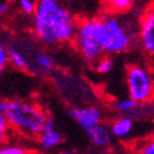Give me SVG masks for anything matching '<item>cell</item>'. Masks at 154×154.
<instances>
[{
  "label": "cell",
  "mask_w": 154,
  "mask_h": 154,
  "mask_svg": "<svg viewBox=\"0 0 154 154\" xmlns=\"http://www.w3.org/2000/svg\"><path fill=\"white\" fill-rule=\"evenodd\" d=\"M79 26L64 0H37L33 31L47 45H59L73 41Z\"/></svg>",
  "instance_id": "1"
},
{
  "label": "cell",
  "mask_w": 154,
  "mask_h": 154,
  "mask_svg": "<svg viewBox=\"0 0 154 154\" xmlns=\"http://www.w3.org/2000/svg\"><path fill=\"white\" fill-rule=\"evenodd\" d=\"M141 11L127 14L108 12L103 18L105 34L103 41L104 54L119 55L138 45V27Z\"/></svg>",
  "instance_id": "2"
},
{
  "label": "cell",
  "mask_w": 154,
  "mask_h": 154,
  "mask_svg": "<svg viewBox=\"0 0 154 154\" xmlns=\"http://www.w3.org/2000/svg\"><path fill=\"white\" fill-rule=\"evenodd\" d=\"M5 115L11 127L29 137L39 136L48 119L39 105L21 100H8Z\"/></svg>",
  "instance_id": "3"
},
{
  "label": "cell",
  "mask_w": 154,
  "mask_h": 154,
  "mask_svg": "<svg viewBox=\"0 0 154 154\" xmlns=\"http://www.w3.org/2000/svg\"><path fill=\"white\" fill-rule=\"evenodd\" d=\"M104 34L105 27L103 18L89 17L79 22L73 42L87 63L95 64L104 55Z\"/></svg>",
  "instance_id": "4"
},
{
  "label": "cell",
  "mask_w": 154,
  "mask_h": 154,
  "mask_svg": "<svg viewBox=\"0 0 154 154\" xmlns=\"http://www.w3.org/2000/svg\"><path fill=\"white\" fill-rule=\"evenodd\" d=\"M128 97L140 104L154 100V70L142 64H131L126 69Z\"/></svg>",
  "instance_id": "5"
},
{
  "label": "cell",
  "mask_w": 154,
  "mask_h": 154,
  "mask_svg": "<svg viewBox=\"0 0 154 154\" xmlns=\"http://www.w3.org/2000/svg\"><path fill=\"white\" fill-rule=\"evenodd\" d=\"M138 47L149 57H154V5L143 9L140 14Z\"/></svg>",
  "instance_id": "6"
},
{
  "label": "cell",
  "mask_w": 154,
  "mask_h": 154,
  "mask_svg": "<svg viewBox=\"0 0 154 154\" xmlns=\"http://www.w3.org/2000/svg\"><path fill=\"white\" fill-rule=\"evenodd\" d=\"M70 116L77 122V125H80L83 131L103 122V111L98 106L93 105L72 108L70 110Z\"/></svg>",
  "instance_id": "7"
},
{
  "label": "cell",
  "mask_w": 154,
  "mask_h": 154,
  "mask_svg": "<svg viewBox=\"0 0 154 154\" xmlns=\"http://www.w3.org/2000/svg\"><path fill=\"white\" fill-rule=\"evenodd\" d=\"M63 142V133L56 128V124L53 116H48L44 128L38 136V143L43 149H51Z\"/></svg>",
  "instance_id": "8"
},
{
  "label": "cell",
  "mask_w": 154,
  "mask_h": 154,
  "mask_svg": "<svg viewBox=\"0 0 154 154\" xmlns=\"http://www.w3.org/2000/svg\"><path fill=\"white\" fill-rule=\"evenodd\" d=\"M85 132L88 136V138L91 140V142L99 148H105L111 142V137H112L111 130L103 122L88 128Z\"/></svg>",
  "instance_id": "9"
},
{
  "label": "cell",
  "mask_w": 154,
  "mask_h": 154,
  "mask_svg": "<svg viewBox=\"0 0 154 154\" xmlns=\"http://www.w3.org/2000/svg\"><path fill=\"white\" fill-rule=\"evenodd\" d=\"M133 127H134V121L133 118L130 116V115H124V116L118 118L110 125L112 137L115 138H127L132 133Z\"/></svg>",
  "instance_id": "10"
},
{
  "label": "cell",
  "mask_w": 154,
  "mask_h": 154,
  "mask_svg": "<svg viewBox=\"0 0 154 154\" xmlns=\"http://www.w3.org/2000/svg\"><path fill=\"white\" fill-rule=\"evenodd\" d=\"M103 5L108 12L127 14L137 11V0H103Z\"/></svg>",
  "instance_id": "11"
},
{
  "label": "cell",
  "mask_w": 154,
  "mask_h": 154,
  "mask_svg": "<svg viewBox=\"0 0 154 154\" xmlns=\"http://www.w3.org/2000/svg\"><path fill=\"white\" fill-rule=\"evenodd\" d=\"M140 103H137L136 100H133L131 97L127 98H122V99H118L116 102H114L112 108L115 111H118L119 114L122 115H132V112L136 110V108L138 106Z\"/></svg>",
  "instance_id": "12"
},
{
  "label": "cell",
  "mask_w": 154,
  "mask_h": 154,
  "mask_svg": "<svg viewBox=\"0 0 154 154\" xmlns=\"http://www.w3.org/2000/svg\"><path fill=\"white\" fill-rule=\"evenodd\" d=\"M5 99H0V144H3L9 136V131H10V122L5 115V106H6Z\"/></svg>",
  "instance_id": "13"
},
{
  "label": "cell",
  "mask_w": 154,
  "mask_h": 154,
  "mask_svg": "<svg viewBox=\"0 0 154 154\" xmlns=\"http://www.w3.org/2000/svg\"><path fill=\"white\" fill-rule=\"evenodd\" d=\"M94 65H95V71L100 75H106V73L111 72L115 66L114 59L111 57V55H106V54H104Z\"/></svg>",
  "instance_id": "14"
},
{
  "label": "cell",
  "mask_w": 154,
  "mask_h": 154,
  "mask_svg": "<svg viewBox=\"0 0 154 154\" xmlns=\"http://www.w3.org/2000/svg\"><path fill=\"white\" fill-rule=\"evenodd\" d=\"M9 56H10V61L12 63L14 66H16L17 69H21V70L27 69V66H28L27 59L21 51H18L15 48H10L9 49Z\"/></svg>",
  "instance_id": "15"
},
{
  "label": "cell",
  "mask_w": 154,
  "mask_h": 154,
  "mask_svg": "<svg viewBox=\"0 0 154 154\" xmlns=\"http://www.w3.org/2000/svg\"><path fill=\"white\" fill-rule=\"evenodd\" d=\"M134 154H154V134L142 141L137 146Z\"/></svg>",
  "instance_id": "16"
},
{
  "label": "cell",
  "mask_w": 154,
  "mask_h": 154,
  "mask_svg": "<svg viewBox=\"0 0 154 154\" xmlns=\"http://www.w3.org/2000/svg\"><path fill=\"white\" fill-rule=\"evenodd\" d=\"M35 65L41 70L49 71V70H51L54 67V61H53V59L49 55L41 53V54H38L35 56Z\"/></svg>",
  "instance_id": "17"
},
{
  "label": "cell",
  "mask_w": 154,
  "mask_h": 154,
  "mask_svg": "<svg viewBox=\"0 0 154 154\" xmlns=\"http://www.w3.org/2000/svg\"><path fill=\"white\" fill-rule=\"evenodd\" d=\"M20 9L26 14V15H34L35 8H37V2L34 0H17Z\"/></svg>",
  "instance_id": "18"
},
{
  "label": "cell",
  "mask_w": 154,
  "mask_h": 154,
  "mask_svg": "<svg viewBox=\"0 0 154 154\" xmlns=\"http://www.w3.org/2000/svg\"><path fill=\"white\" fill-rule=\"evenodd\" d=\"M0 154H28L27 150L16 146H2L0 147Z\"/></svg>",
  "instance_id": "19"
},
{
  "label": "cell",
  "mask_w": 154,
  "mask_h": 154,
  "mask_svg": "<svg viewBox=\"0 0 154 154\" xmlns=\"http://www.w3.org/2000/svg\"><path fill=\"white\" fill-rule=\"evenodd\" d=\"M10 60V56H9V50L4 47L3 43H0V66L5 67L6 64Z\"/></svg>",
  "instance_id": "20"
},
{
  "label": "cell",
  "mask_w": 154,
  "mask_h": 154,
  "mask_svg": "<svg viewBox=\"0 0 154 154\" xmlns=\"http://www.w3.org/2000/svg\"><path fill=\"white\" fill-rule=\"evenodd\" d=\"M137 3H138V6L143 10L148 6H152L154 5V0H137Z\"/></svg>",
  "instance_id": "21"
},
{
  "label": "cell",
  "mask_w": 154,
  "mask_h": 154,
  "mask_svg": "<svg viewBox=\"0 0 154 154\" xmlns=\"http://www.w3.org/2000/svg\"><path fill=\"white\" fill-rule=\"evenodd\" d=\"M8 11H9V5L6 3H2V4H0V12H2V15L3 14H6Z\"/></svg>",
  "instance_id": "22"
},
{
  "label": "cell",
  "mask_w": 154,
  "mask_h": 154,
  "mask_svg": "<svg viewBox=\"0 0 154 154\" xmlns=\"http://www.w3.org/2000/svg\"><path fill=\"white\" fill-rule=\"evenodd\" d=\"M63 154H75V153H72V152H70V150H65Z\"/></svg>",
  "instance_id": "23"
},
{
  "label": "cell",
  "mask_w": 154,
  "mask_h": 154,
  "mask_svg": "<svg viewBox=\"0 0 154 154\" xmlns=\"http://www.w3.org/2000/svg\"><path fill=\"white\" fill-rule=\"evenodd\" d=\"M3 69H4V67H2V66H0V71H2V70H3Z\"/></svg>",
  "instance_id": "24"
},
{
  "label": "cell",
  "mask_w": 154,
  "mask_h": 154,
  "mask_svg": "<svg viewBox=\"0 0 154 154\" xmlns=\"http://www.w3.org/2000/svg\"><path fill=\"white\" fill-rule=\"evenodd\" d=\"M0 15H2V12H0Z\"/></svg>",
  "instance_id": "25"
}]
</instances>
